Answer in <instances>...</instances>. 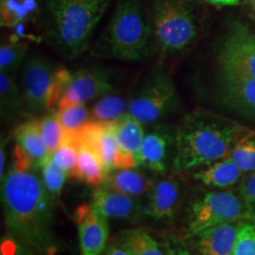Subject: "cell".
I'll list each match as a JSON object with an SVG mask.
<instances>
[{"mask_svg":"<svg viewBox=\"0 0 255 255\" xmlns=\"http://www.w3.org/2000/svg\"><path fill=\"white\" fill-rule=\"evenodd\" d=\"M19 72L25 116L38 119L58 106L71 71L44 55L30 53Z\"/></svg>","mask_w":255,"mask_h":255,"instance_id":"6","label":"cell"},{"mask_svg":"<svg viewBox=\"0 0 255 255\" xmlns=\"http://www.w3.org/2000/svg\"><path fill=\"white\" fill-rule=\"evenodd\" d=\"M231 255H255V218L243 221Z\"/></svg>","mask_w":255,"mask_h":255,"instance_id":"31","label":"cell"},{"mask_svg":"<svg viewBox=\"0 0 255 255\" xmlns=\"http://www.w3.org/2000/svg\"><path fill=\"white\" fill-rule=\"evenodd\" d=\"M65 130L66 136L73 135L91 121L86 104H72L57 108L55 112Z\"/></svg>","mask_w":255,"mask_h":255,"instance_id":"27","label":"cell"},{"mask_svg":"<svg viewBox=\"0 0 255 255\" xmlns=\"http://www.w3.org/2000/svg\"><path fill=\"white\" fill-rule=\"evenodd\" d=\"M79 146L72 141L65 140L64 143L51 152L50 158L55 164L66 171L69 177L73 172L78 159Z\"/></svg>","mask_w":255,"mask_h":255,"instance_id":"32","label":"cell"},{"mask_svg":"<svg viewBox=\"0 0 255 255\" xmlns=\"http://www.w3.org/2000/svg\"><path fill=\"white\" fill-rule=\"evenodd\" d=\"M42 181L50 197L56 201L60 198L68 173L53 163L50 156L41 166Z\"/></svg>","mask_w":255,"mask_h":255,"instance_id":"30","label":"cell"},{"mask_svg":"<svg viewBox=\"0 0 255 255\" xmlns=\"http://www.w3.org/2000/svg\"><path fill=\"white\" fill-rule=\"evenodd\" d=\"M243 174L238 165L228 157L206 165L192 177L206 186L225 189L236 185Z\"/></svg>","mask_w":255,"mask_h":255,"instance_id":"19","label":"cell"},{"mask_svg":"<svg viewBox=\"0 0 255 255\" xmlns=\"http://www.w3.org/2000/svg\"><path fill=\"white\" fill-rule=\"evenodd\" d=\"M130 255H165L164 245L160 244L145 230L128 231L120 242Z\"/></svg>","mask_w":255,"mask_h":255,"instance_id":"24","label":"cell"},{"mask_svg":"<svg viewBox=\"0 0 255 255\" xmlns=\"http://www.w3.org/2000/svg\"><path fill=\"white\" fill-rule=\"evenodd\" d=\"M39 120L41 134L48 151L51 154V152H53L65 141V130L55 112L47 113L45 116L39 118Z\"/></svg>","mask_w":255,"mask_h":255,"instance_id":"29","label":"cell"},{"mask_svg":"<svg viewBox=\"0 0 255 255\" xmlns=\"http://www.w3.org/2000/svg\"><path fill=\"white\" fill-rule=\"evenodd\" d=\"M245 219L223 223L187 237L194 255H231L237 235Z\"/></svg>","mask_w":255,"mask_h":255,"instance_id":"15","label":"cell"},{"mask_svg":"<svg viewBox=\"0 0 255 255\" xmlns=\"http://www.w3.org/2000/svg\"><path fill=\"white\" fill-rule=\"evenodd\" d=\"M238 193L246 205L251 219L255 218V172L249 174L239 185Z\"/></svg>","mask_w":255,"mask_h":255,"instance_id":"33","label":"cell"},{"mask_svg":"<svg viewBox=\"0 0 255 255\" xmlns=\"http://www.w3.org/2000/svg\"><path fill=\"white\" fill-rule=\"evenodd\" d=\"M249 128L210 110L198 108L182 119L175 132L173 166L177 172L228 158Z\"/></svg>","mask_w":255,"mask_h":255,"instance_id":"2","label":"cell"},{"mask_svg":"<svg viewBox=\"0 0 255 255\" xmlns=\"http://www.w3.org/2000/svg\"><path fill=\"white\" fill-rule=\"evenodd\" d=\"M214 5H220V6H234L237 5L240 0H205Z\"/></svg>","mask_w":255,"mask_h":255,"instance_id":"36","label":"cell"},{"mask_svg":"<svg viewBox=\"0 0 255 255\" xmlns=\"http://www.w3.org/2000/svg\"><path fill=\"white\" fill-rule=\"evenodd\" d=\"M44 36L49 46L66 60L91 48L95 29L111 0H45Z\"/></svg>","mask_w":255,"mask_h":255,"instance_id":"4","label":"cell"},{"mask_svg":"<svg viewBox=\"0 0 255 255\" xmlns=\"http://www.w3.org/2000/svg\"><path fill=\"white\" fill-rule=\"evenodd\" d=\"M218 75L255 79V30L237 22L229 27L216 51Z\"/></svg>","mask_w":255,"mask_h":255,"instance_id":"9","label":"cell"},{"mask_svg":"<svg viewBox=\"0 0 255 255\" xmlns=\"http://www.w3.org/2000/svg\"><path fill=\"white\" fill-rule=\"evenodd\" d=\"M28 45L26 41L10 39L0 46V72L16 78L27 57Z\"/></svg>","mask_w":255,"mask_h":255,"instance_id":"25","label":"cell"},{"mask_svg":"<svg viewBox=\"0 0 255 255\" xmlns=\"http://www.w3.org/2000/svg\"><path fill=\"white\" fill-rule=\"evenodd\" d=\"M180 98L171 74L157 63L137 82L129 95L128 114L144 125L157 124L179 109Z\"/></svg>","mask_w":255,"mask_h":255,"instance_id":"7","label":"cell"},{"mask_svg":"<svg viewBox=\"0 0 255 255\" xmlns=\"http://www.w3.org/2000/svg\"><path fill=\"white\" fill-rule=\"evenodd\" d=\"M249 219L251 216L238 192H200L187 208L186 234L190 237L213 226Z\"/></svg>","mask_w":255,"mask_h":255,"instance_id":"8","label":"cell"},{"mask_svg":"<svg viewBox=\"0 0 255 255\" xmlns=\"http://www.w3.org/2000/svg\"><path fill=\"white\" fill-rule=\"evenodd\" d=\"M247 5L249 6L252 12L255 15V0H246Z\"/></svg>","mask_w":255,"mask_h":255,"instance_id":"38","label":"cell"},{"mask_svg":"<svg viewBox=\"0 0 255 255\" xmlns=\"http://www.w3.org/2000/svg\"><path fill=\"white\" fill-rule=\"evenodd\" d=\"M0 115L6 123L25 116L24 101L16 78L0 72Z\"/></svg>","mask_w":255,"mask_h":255,"instance_id":"21","label":"cell"},{"mask_svg":"<svg viewBox=\"0 0 255 255\" xmlns=\"http://www.w3.org/2000/svg\"><path fill=\"white\" fill-rule=\"evenodd\" d=\"M118 91V70L104 65H89L71 71L57 108L86 104Z\"/></svg>","mask_w":255,"mask_h":255,"instance_id":"10","label":"cell"},{"mask_svg":"<svg viewBox=\"0 0 255 255\" xmlns=\"http://www.w3.org/2000/svg\"><path fill=\"white\" fill-rule=\"evenodd\" d=\"M116 136L126 169L141 164V148L145 137L144 124L127 113L114 122Z\"/></svg>","mask_w":255,"mask_h":255,"instance_id":"17","label":"cell"},{"mask_svg":"<svg viewBox=\"0 0 255 255\" xmlns=\"http://www.w3.org/2000/svg\"><path fill=\"white\" fill-rule=\"evenodd\" d=\"M217 95L230 110L255 119V79L239 75H218Z\"/></svg>","mask_w":255,"mask_h":255,"instance_id":"13","label":"cell"},{"mask_svg":"<svg viewBox=\"0 0 255 255\" xmlns=\"http://www.w3.org/2000/svg\"><path fill=\"white\" fill-rule=\"evenodd\" d=\"M190 1H191V0H190Z\"/></svg>","mask_w":255,"mask_h":255,"instance_id":"39","label":"cell"},{"mask_svg":"<svg viewBox=\"0 0 255 255\" xmlns=\"http://www.w3.org/2000/svg\"><path fill=\"white\" fill-rule=\"evenodd\" d=\"M92 207L106 219H133L139 211L136 201L110 188H97L91 200Z\"/></svg>","mask_w":255,"mask_h":255,"instance_id":"18","label":"cell"},{"mask_svg":"<svg viewBox=\"0 0 255 255\" xmlns=\"http://www.w3.org/2000/svg\"><path fill=\"white\" fill-rule=\"evenodd\" d=\"M90 50L96 58L125 63L154 56L149 4L146 0H117L108 24Z\"/></svg>","mask_w":255,"mask_h":255,"instance_id":"3","label":"cell"},{"mask_svg":"<svg viewBox=\"0 0 255 255\" xmlns=\"http://www.w3.org/2000/svg\"><path fill=\"white\" fill-rule=\"evenodd\" d=\"M74 221L79 231L81 255H101L109 237L107 219L91 204H82L75 210Z\"/></svg>","mask_w":255,"mask_h":255,"instance_id":"14","label":"cell"},{"mask_svg":"<svg viewBox=\"0 0 255 255\" xmlns=\"http://www.w3.org/2000/svg\"><path fill=\"white\" fill-rule=\"evenodd\" d=\"M185 183L179 176L172 175L153 182L148 192L145 213L156 220H171L182 205Z\"/></svg>","mask_w":255,"mask_h":255,"instance_id":"12","label":"cell"},{"mask_svg":"<svg viewBox=\"0 0 255 255\" xmlns=\"http://www.w3.org/2000/svg\"><path fill=\"white\" fill-rule=\"evenodd\" d=\"M5 225L10 238L27 253L54 255L53 199L34 169L12 165L1 178Z\"/></svg>","mask_w":255,"mask_h":255,"instance_id":"1","label":"cell"},{"mask_svg":"<svg viewBox=\"0 0 255 255\" xmlns=\"http://www.w3.org/2000/svg\"><path fill=\"white\" fill-rule=\"evenodd\" d=\"M145 133L141 148V164L156 174H164L167 169L170 148L175 145V134L163 125L153 124Z\"/></svg>","mask_w":255,"mask_h":255,"instance_id":"16","label":"cell"},{"mask_svg":"<svg viewBox=\"0 0 255 255\" xmlns=\"http://www.w3.org/2000/svg\"><path fill=\"white\" fill-rule=\"evenodd\" d=\"M190 0H150L149 9L158 62L186 54L201 37L200 21Z\"/></svg>","mask_w":255,"mask_h":255,"instance_id":"5","label":"cell"},{"mask_svg":"<svg viewBox=\"0 0 255 255\" xmlns=\"http://www.w3.org/2000/svg\"><path fill=\"white\" fill-rule=\"evenodd\" d=\"M104 255H130L129 253L126 250V248L119 244V245H114L107 249L106 253Z\"/></svg>","mask_w":255,"mask_h":255,"instance_id":"35","label":"cell"},{"mask_svg":"<svg viewBox=\"0 0 255 255\" xmlns=\"http://www.w3.org/2000/svg\"><path fill=\"white\" fill-rule=\"evenodd\" d=\"M165 255H194L189 247L183 244L181 240L168 239L164 243Z\"/></svg>","mask_w":255,"mask_h":255,"instance_id":"34","label":"cell"},{"mask_svg":"<svg viewBox=\"0 0 255 255\" xmlns=\"http://www.w3.org/2000/svg\"><path fill=\"white\" fill-rule=\"evenodd\" d=\"M35 0H2L1 24L2 26L13 27L21 25V21L27 18L28 14L36 10Z\"/></svg>","mask_w":255,"mask_h":255,"instance_id":"28","label":"cell"},{"mask_svg":"<svg viewBox=\"0 0 255 255\" xmlns=\"http://www.w3.org/2000/svg\"><path fill=\"white\" fill-rule=\"evenodd\" d=\"M245 174L255 172V131L249 129L240 137L229 156Z\"/></svg>","mask_w":255,"mask_h":255,"instance_id":"26","label":"cell"},{"mask_svg":"<svg viewBox=\"0 0 255 255\" xmlns=\"http://www.w3.org/2000/svg\"><path fill=\"white\" fill-rule=\"evenodd\" d=\"M5 164H6V153H5V146L3 144L1 145V150H0V175L1 178L4 176L5 172Z\"/></svg>","mask_w":255,"mask_h":255,"instance_id":"37","label":"cell"},{"mask_svg":"<svg viewBox=\"0 0 255 255\" xmlns=\"http://www.w3.org/2000/svg\"><path fill=\"white\" fill-rule=\"evenodd\" d=\"M13 164L17 167L36 170L49 158L50 152L41 134L39 118L18 124L13 130Z\"/></svg>","mask_w":255,"mask_h":255,"instance_id":"11","label":"cell"},{"mask_svg":"<svg viewBox=\"0 0 255 255\" xmlns=\"http://www.w3.org/2000/svg\"><path fill=\"white\" fill-rule=\"evenodd\" d=\"M104 182L107 188L132 198L148 193L153 183L146 174L133 168L116 170L106 177Z\"/></svg>","mask_w":255,"mask_h":255,"instance_id":"20","label":"cell"},{"mask_svg":"<svg viewBox=\"0 0 255 255\" xmlns=\"http://www.w3.org/2000/svg\"><path fill=\"white\" fill-rule=\"evenodd\" d=\"M71 178L85 182L88 185L99 187L104 182L107 175L97 153L86 145H80L78 159Z\"/></svg>","mask_w":255,"mask_h":255,"instance_id":"22","label":"cell"},{"mask_svg":"<svg viewBox=\"0 0 255 255\" xmlns=\"http://www.w3.org/2000/svg\"><path fill=\"white\" fill-rule=\"evenodd\" d=\"M129 96L125 97L118 91L112 92L99 98L90 109V118L93 121L110 123L128 113Z\"/></svg>","mask_w":255,"mask_h":255,"instance_id":"23","label":"cell"}]
</instances>
